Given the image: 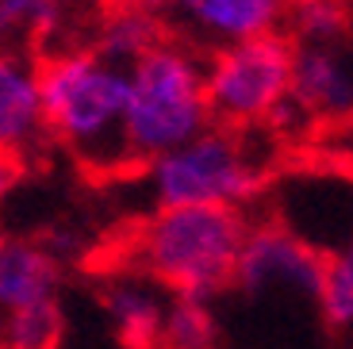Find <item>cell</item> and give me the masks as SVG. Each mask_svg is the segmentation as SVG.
Listing matches in <instances>:
<instances>
[{"label": "cell", "instance_id": "8fae6325", "mask_svg": "<svg viewBox=\"0 0 353 349\" xmlns=\"http://www.w3.org/2000/svg\"><path fill=\"white\" fill-rule=\"evenodd\" d=\"M62 269L46 246L39 242H4L0 250V315L27 311V307L58 303Z\"/></svg>", "mask_w": 353, "mask_h": 349}, {"label": "cell", "instance_id": "9a60e30c", "mask_svg": "<svg viewBox=\"0 0 353 349\" xmlns=\"http://www.w3.org/2000/svg\"><path fill=\"white\" fill-rule=\"evenodd\" d=\"M215 341H219V319L208 299H169L161 349H215Z\"/></svg>", "mask_w": 353, "mask_h": 349}, {"label": "cell", "instance_id": "277c9868", "mask_svg": "<svg viewBox=\"0 0 353 349\" xmlns=\"http://www.w3.org/2000/svg\"><path fill=\"white\" fill-rule=\"evenodd\" d=\"M154 208H242L261 196L265 166L242 131L215 123L200 139L146 166Z\"/></svg>", "mask_w": 353, "mask_h": 349}, {"label": "cell", "instance_id": "5bb4252c", "mask_svg": "<svg viewBox=\"0 0 353 349\" xmlns=\"http://www.w3.org/2000/svg\"><path fill=\"white\" fill-rule=\"evenodd\" d=\"M284 31L296 46H345L353 31L350 0H288Z\"/></svg>", "mask_w": 353, "mask_h": 349}, {"label": "cell", "instance_id": "5b68a950", "mask_svg": "<svg viewBox=\"0 0 353 349\" xmlns=\"http://www.w3.org/2000/svg\"><path fill=\"white\" fill-rule=\"evenodd\" d=\"M296 43L288 31L234 43L208 54V100L219 127L250 131L269 127L292 100Z\"/></svg>", "mask_w": 353, "mask_h": 349}, {"label": "cell", "instance_id": "ac0fdd59", "mask_svg": "<svg viewBox=\"0 0 353 349\" xmlns=\"http://www.w3.org/2000/svg\"><path fill=\"white\" fill-rule=\"evenodd\" d=\"M19 169H23V157H12V154H0V200L16 188L19 181Z\"/></svg>", "mask_w": 353, "mask_h": 349}, {"label": "cell", "instance_id": "8992f818", "mask_svg": "<svg viewBox=\"0 0 353 349\" xmlns=\"http://www.w3.org/2000/svg\"><path fill=\"white\" fill-rule=\"evenodd\" d=\"M323 272H327V253L315 250L311 242H303L300 235H292L284 223L269 219V223H254L250 227L234 288H242L246 296L281 292V296L319 303Z\"/></svg>", "mask_w": 353, "mask_h": 349}, {"label": "cell", "instance_id": "3957f363", "mask_svg": "<svg viewBox=\"0 0 353 349\" xmlns=\"http://www.w3.org/2000/svg\"><path fill=\"white\" fill-rule=\"evenodd\" d=\"M215 127L208 100V58L192 43L165 39L131 70L127 100V154L131 166H150L169 150L200 139Z\"/></svg>", "mask_w": 353, "mask_h": 349}, {"label": "cell", "instance_id": "ffe728a7", "mask_svg": "<svg viewBox=\"0 0 353 349\" xmlns=\"http://www.w3.org/2000/svg\"><path fill=\"white\" fill-rule=\"evenodd\" d=\"M0 250H4V238H0Z\"/></svg>", "mask_w": 353, "mask_h": 349}, {"label": "cell", "instance_id": "e0dca14e", "mask_svg": "<svg viewBox=\"0 0 353 349\" xmlns=\"http://www.w3.org/2000/svg\"><path fill=\"white\" fill-rule=\"evenodd\" d=\"M319 311L334 330H353V238L338 246L334 253H327Z\"/></svg>", "mask_w": 353, "mask_h": 349}, {"label": "cell", "instance_id": "30bf717a", "mask_svg": "<svg viewBox=\"0 0 353 349\" xmlns=\"http://www.w3.org/2000/svg\"><path fill=\"white\" fill-rule=\"evenodd\" d=\"M165 288L150 280L142 269L134 272H115L100 288V307L115 338L127 349H161V330H165V311H169Z\"/></svg>", "mask_w": 353, "mask_h": 349}, {"label": "cell", "instance_id": "7a4b0ae2", "mask_svg": "<svg viewBox=\"0 0 353 349\" xmlns=\"http://www.w3.org/2000/svg\"><path fill=\"white\" fill-rule=\"evenodd\" d=\"M250 227L242 208H154L134 238V265L169 296L212 303L239 280Z\"/></svg>", "mask_w": 353, "mask_h": 349}, {"label": "cell", "instance_id": "6da1fadb", "mask_svg": "<svg viewBox=\"0 0 353 349\" xmlns=\"http://www.w3.org/2000/svg\"><path fill=\"white\" fill-rule=\"evenodd\" d=\"M46 134L85 166H131L127 154V100L131 70L112 66L92 46H62L39 58Z\"/></svg>", "mask_w": 353, "mask_h": 349}, {"label": "cell", "instance_id": "7c38bea8", "mask_svg": "<svg viewBox=\"0 0 353 349\" xmlns=\"http://www.w3.org/2000/svg\"><path fill=\"white\" fill-rule=\"evenodd\" d=\"M165 39L169 27L161 23V16L139 8H119V4H108L97 16V27H92V50L100 58H108L112 66H123V70H134Z\"/></svg>", "mask_w": 353, "mask_h": 349}, {"label": "cell", "instance_id": "9c48e42d", "mask_svg": "<svg viewBox=\"0 0 353 349\" xmlns=\"http://www.w3.org/2000/svg\"><path fill=\"white\" fill-rule=\"evenodd\" d=\"M46 134L39 61L0 46V154L27 157Z\"/></svg>", "mask_w": 353, "mask_h": 349}, {"label": "cell", "instance_id": "52a82bcc", "mask_svg": "<svg viewBox=\"0 0 353 349\" xmlns=\"http://www.w3.org/2000/svg\"><path fill=\"white\" fill-rule=\"evenodd\" d=\"M173 16L192 46L223 50L284 31L288 0H173Z\"/></svg>", "mask_w": 353, "mask_h": 349}, {"label": "cell", "instance_id": "d6986e66", "mask_svg": "<svg viewBox=\"0 0 353 349\" xmlns=\"http://www.w3.org/2000/svg\"><path fill=\"white\" fill-rule=\"evenodd\" d=\"M108 4H119V8H139V12H154V16H161L165 8H173V0H108Z\"/></svg>", "mask_w": 353, "mask_h": 349}, {"label": "cell", "instance_id": "4fadbf2b", "mask_svg": "<svg viewBox=\"0 0 353 349\" xmlns=\"http://www.w3.org/2000/svg\"><path fill=\"white\" fill-rule=\"evenodd\" d=\"M65 23H70L65 0H0V46L27 54V46L54 43Z\"/></svg>", "mask_w": 353, "mask_h": 349}, {"label": "cell", "instance_id": "2e32d148", "mask_svg": "<svg viewBox=\"0 0 353 349\" xmlns=\"http://www.w3.org/2000/svg\"><path fill=\"white\" fill-rule=\"evenodd\" d=\"M62 341V307L43 303L12 311L0 323V349H58Z\"/></svg>", "mask_w": 353, "mask_h": 349}, {"label": "cell", "instance_id": "ba28073f", "mask_svg": "<svg viewBox=\"0 0 353 349\" xmlns=\"http://www.w3.org/2000/svg\"><path fill=\"white\" fill-rule=\"evenodd\" d=\"M292 104L303 123H334L353 115L350 46H296Z\"/></svg>", "mask_w": 353, "mask_h": 349}]
</instances>
